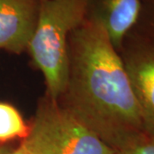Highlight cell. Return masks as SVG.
I'll return each instance as SVG.
<instances>
[{
	"label": "cell",
	"mask_w": 154,
	"mask_h": 154,
	"mask_svg": "<svg viewBox=\"0 0 154 154\" xmlns=\"http://www.w3.org/2000/svg\"><path fill=\"white\" fill-rule=\"evenodd\" d=\"M89 14V0H40L28 53L45 78L46 96L58 100L66 85L70 33Z\"/></svg>",
	"instance_id": "7a4b0ae2"
},
{
	"label": "cell",
	"mask_w": 154,
	"mask_h": 154,
	"mask_svg": "<svg viewBox=\"0 0 154 154\" xmlns=\"http://www.w3.org/2000/svg\"><path fill=\"white\" fill-rule=\"evenodd\" d=\"M40 0H0V50L27 51L37 25Z\"/></svg>",
	"instance_id": "5b68a950"
},
{
	"label": "cell",
	"mask_w": 154,
	"mask_h": 154,
	"mask_svg": "<svg viewBox=\"0 0 154 154\" xmlns=\"http://www.w3.org/2000/svg\"><path fill=\"white\" fill-rule=\"evenodd\" d=\"M57 102L115 152L146 135L121 55L93 16L69 35L66 85Z\"/></svg>",
	"instance_id": "6da1fadb"
},
{
	"label": "cell",
	"mask_w": 154,
	"mask_h": 154,
	"mask_svg": "<svg viewBox=\"0 0 154 154\" xmlns=\"http://www.w3.org/2000/svg\"><path fill=\"white\" fill-rule=\"evenodd\" d=\"M115 152V154H154V139L144 135Z\"/></svg>",
	"instance_id": "9c48e42d"
},
{
	"label": "cell",
	"mask_w": 154,
	"mask_h": 154,
	"mask_svg": "<svg viewBox=\"0 0 154 154\" xmlns=\"http://www.w3.org/2000/svg\"><path fill=\"white\" fill-rule=\"evenodd\" d=\"M140 1L141 2V5L154 6V0H140Z\"/></svg>",
	"instance_id": "8fae6325"
},
{
	"label": "cell",
	"mask_w": 154,
	"mask_h": 154,
	"mask_svg": "<svg viewBox=\"0 0 154 154\" xmlns=\"http://www.w3.org/2000/svg\"><path fill=\"white\" fill-rule=\"evenodd\" d=\"M26 154H115V151L57 101L45 96L38 103L27 137Z\"/></svg>",
	"instance_id": "3957f363"
},
{
	"label": "cell",
	"mask_w": 154,
	"mask_h": 154,
	"mask_svg": "<svg viewBox=\"0 0 154 154\" xmlns=\"http://www.w3.org/2000/svg\"><path fill=\"white\" fill-rule=\"evenodd\" d=\"M141 5L140 15L134 30L154 42V6Z\"/></svg>",
	"instance_id": "ba28073f"
},
{
	"label": "cell",
	"mask_w": 154,
	"mask_h": 154,
	"mask_svg": "<svg viewBox=\"0 0 154 154\" xmlns=\"http://www.w3.org/2000/svg\"><path fill=\"white\" fill-rule=\"evenodd\" d=\"M119 53L137 101L144 132L154 139V42L133 29Z\"/></svg>",
	"instance_id": "277c9868"
},
{
	"label": "cell",
	"mask_w": 154,
	"mask_h": 154,
	"mask_svg": "<svg viewBox=\"0 0 154 154\" xmlns=\"http://www.w3.org/2000/svg\"><path fill=\"white\" fill-rule=\"evenodd\" d=\"M29 124L13 105L0 102V144L22 141L28 136Z\"/></svg>",
	"instance_id": "52a82bcc"
},
{
	"label": "cell",
	"mask_w": 154,
	"mask_h": 154,
	"mask_svg": "<svg viewBox=\"0 0 154 154\" xmlns=\"http://www.w3.org/2000/svg\"><path fill=\"white\" fill-rule=\"evenodd\" d=\"M0 154H26L20 142L17 145L13 143L0 144Z\"/></svg>",
	"instance_id": "30bf717a"
},
{
	"label": "cell",
	"mask_w": 154,
	"mask_h": 154,
	"mask_svg": "<svg viewBox=\"0 0 154 154\" xmlns=\"http://www.w3.org/2000/svg\"><path fill=\"white\" fill-rule=\"evenodd\" d=\"M140 0H89V14L103 24L114 47L120 51L127 34L137 23Z\"/></svg>",
	"instance_id": "8992f818"
}]
</instances>
